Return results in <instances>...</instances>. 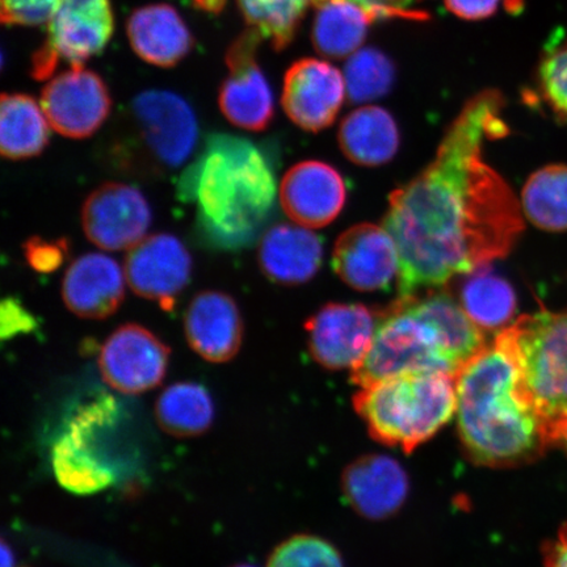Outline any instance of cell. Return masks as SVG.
<instances>
[{"instance_id":"obj_6","label":"cell","mask_w":567,"mask_h":567,"mask_svg":"<svg viewBox=\"0 0 567 567\" xmlns=\"http://www.w3.org/2000/svg\"><path fill=\"white\" fill-rule=\"evenodd\" d=\"M442 371L457 373L435 326L396 300L384 310L378 330L351 380L359 388L403 373Z\"/></svg>"},{"instance_id":"obj_41","label":"cell","mask_w":567,"mask_h":567,"mask_svg":"<svg viewBox=\"0 0 567 567\" xmlns=\"http://www.w3.org/2000/svg\"><path fill=\"white\" fill-rule=\"evenodd\" d=\"M198 9L208 12L223 11L226 0H194Z\"/></svg>"},{"instance_id":"obj_10","label":"cell","mask_w":567,"mask_h":567,"mask_svg":"<svg viewBox=\"0 0 567 567\" xmlns=\"http://www.w3.org/2000/svg\"><path fill=\"white\" fill-rule=\"evenodd\" d=\"M384 310L328 303L305 323L311 357L328 370H354L370 350Z\"/></svg>"},{"instance_id":"obj_19","label":"cell","mask_w":567,"mask_h":567,"mask_svg":"<svg viewBox=\"0 0 567 567\" xmlns=\"http://www.w3.org/2000/svg\"><path fill=\"white\" fill-rule=\"evenodd\" d=\"M184 332L198 357L209 363L224 364L236 358L243 347L244 318L231 296L204 290L188 305Z\"/></svg>"},{"instance_id":"obj_11","label":"cell","mask_w":567,"mask_h":567,"mask_svg":"<svg viewBox=\"0 0 567 567\" xmlns=\"http://www.w3.org/2000/svg\"><path fill=\"white\" fill-rule=\"evenodd\" d=\"M41 106L56 133L83 140L94 136L109 118L112 97L94 71L71 66L42 90Z\"/></svg>"},{"instance_id":"obj_43","label":"cell","mask_w":567,"mask_h":567,"mask_svg":"<svg viewBox=\"0 0 567 567\" xmlns=\"http://www.w3.org/2000/svg\"><path fill=\"white\" fill-rule=\"evenodd\" d=\"M556 443L561 444L567 451V421L563 425V429L559 430Z\"/></svg>"},{"instance_id":"obj_1","label":"cell","mask_w":567,"mask_h":567,"mask_svg":"<svg viewBox=\"0 0 567 567\" xmlns=\"http://www.w3.org/2000/svg\"><path fill=\"white\" fill-rule=\"evenodd\" d=\"M503 110L499 91L471 97L435 159L390 195L382 225L400 254L399 299L507 257L522 236L520 204L484 158L485 142L509 132Z\"/></svg>"},{"instance_id":"obj_27","label":"cell","mask_w":567,"mask_h":567,"mask_svg":"<svg viewBox=\"0 0 567 567\" xmlns=\"http://www.w3.org/2000/svg\"><path fill=\"white\" fill-rule=\"evenodd\" d=\"M311 41L324 59H350L360 51L374 19L360 6L347 0H329L317 7Z\"/></svg>"},{"instance_id":"obj_2","label":"cell","mask_w":567,"mask_h":567,"mask_svg":"<svg viewBox=\"0 0 567 567\" xmlns=\"http://www.w3.org/2000/svg\"><path fill=\"white\" fill-rule=\"evenodd\" d=\"M179 198L193 205L196 231L213 250L239 251L260 236L275 207V172L260 147L212 134L181 176Z\"/></svg>"},{"instance_id":"obj_4","label":"cell","mask_w":567,"mask_h":567,"mask_svg":"<svg viewBox=\"0 0 567 567\" xmlns=\"http://www.w3.org/2000/svg\"><path fill=\"white\" fill-rule=\"evenodd\" d=\"M353 403L375 441L411 453L456 413V374L403 373L360 388Z\"/></svg>"},{"instance_id":"obj_36","label":"cell","mask_w":567,"mask_h":567,"mask_svg":"<svg viewBox=\"0 0 567 567\" xmlns=\"http://www.w3.org/2000/svg\"><path fill=\"white\" fill-rule=\"evenodd\" d=\"M28 265L39 274H52L65 261L69 254L66 239L48 240L32 237L23 246Z\"/></svg>"},{"instance_id":"obj_33","label":"cell","mask_w":567,"mask_h":567,"mask_svg":"<svg viewBox=\"0 0 567 567\" xmlns=\"http://www.w3.org/2000/svg\"><path fill=\"white\" fill-rule=\"evenodd\" d=\"M538 91L549 109L567 122V35L549 42L537 69Z\"/></svg>"},{"instance_id":"obj_42","label":"cell","mask_w":567,"mask_h":567,"mask_svg":"<svg viewBox=\"0 0 567 567\" xmlns=\"http://www.w3.org/2000/svg\"><path fill=\"white\" fill-rule=\"evenodd\" d=\"M2 567H16V558L6 543L2 544Z\"/></svg>"},{"instance_id":"obj_32","label":"cell","mask_w":567,"mask_h":567,"mask_svg":"<svg viewBox=\"0 0 567 567\" xmlns=\"http://www.w3.org/2000/svg\"><path fill=\"white\" fill-rule=\"evenodd\" d=\"M344 80L352 103L372 102L385 96L393 87L394 63L379 49L361 48L347 61Z\"/></svg>"},{"instance_id":"obj_7","label":"cell","mask_w":567,"mask_h":567,"mask_svg":"<svg viewBox=\"0 0 567 567\" xmlns=\"http://www.w3.org/2000/svg\"><path fill=\"white\" fill-rule=\"evenodd\" d=\"M115 31L110 0H62L48 20L45 44L32 56V75L48 80L61 61L71 66L101 54Z\"/></svg>"},{"instance_id":"obj_25","label":"cell","mask_w":567,"mask_h":567,"mask_svg":"<svg viewBox=\"0 0 567 567\" xmlns=\"http://www.w3.org/2000/svg\"><path fill=\"white\" fill-rule=\"evenodd\" d=\"M399 300L435 326L457 370L486 346L482 329L472 321L452 295L437 290L424 297Z\"/></svg>"},{"instance_id":"obj_9","label":"cell","mask_w":567,"mask_h":567,"mask_svg":"<svg viewBox=\"0 0 567 567\" xmlns=\"http://www.w3.org/2000/svg\"><path fill=\"white\" fill-rule=\"evenodd\" d=\"M261 40L248 28L233 41L226 53L229 76L218 94L219 110L226 120L250 132L266 131L275 115L272 90L257 60Z\"/></svg>"},{"instance_id":"obj_15","label":"cell","mask_w":567,"mask_h":567,"mask_svg":"<svg viewBox=\"0 0 567 567\" xmlns=\"http://www.w3.org/2000/svg\"><path fill=\"white\" fill-rule=\"evenodd\" d=\"M111 400H101L84 408L70 422L53 445V471L56 481L68 492L78 495L95 494L115 481L111 467L92 450L95 430L110 420Z\"/></svg>"},{"instance_id":"obj_39","label":"cell","mask_w":567,"mask_h":567,"mask_svg":"<svg viewBox=\"0 0 567 567\" xmlns=\"http://www.w3.org/2000/svg\"><path fill=\"white\" fill-rule=\"evenodd\" d=\"M3 319H10L9 323H3V338L33 328V318L31 315L27 313L20 303L11 299L3 302Z\"/></svg>"},{"instance_id":"obj_20","label":"cell","mask_w":567,"mask_h":567,"mask_svg":"<svg viewBox=\"0 0 567 567\" xmlns=\"http://www.w3.org/2000/svg\"><path fill=\"white\" fill-rule=\"evenodd\" d=\"M62 299L76 317L110 318L125 299L122 266L109 255H82L68 268L62 281Z\"/></svg>"},{"instance_id":"obj_23","label":"cell","mask_w":567,"mask_h":567,"mask_svg":"<svg viewBox=\"0 0 567 567\" xmlns=\"http://www.w3.org/2000/svg\"><path fill=\"white\" fill-rule=\"evenodd\" d=\"M322 240L303 226L280 224L261 238L258 261L267 278L281 286H301L322 265Z\"/></svg>"},{"instance_id":"obj_26","label":"cell","mask_w":567,"mask_h":567,"mask_svg":"<svg viewBox=\"0 0 567 567\" xmlns=\"http://www.w3.org/2000/svg\"><path fill=\"white\" fill-rule=\"evenodd\" d=\"M42 106L25 94H3L0 101V152L6 159L23 161L45 151L51 132Z\"/></svg>"},{"instance_id":"obj_31","label":"cell","mask_w":567,"mask_h":567,"mask_svg":"<svg viewBox=\"0 0 567 567\" xmlns=\"http://www.w3.org/2000/svg\"><path fill=\"white\" fill-rule=\"evenodd\" d=\"M239 10L250 30L282 51L295 35L307 13L310 0H237Z\"/></svg>"},{"instance_id":"obj_17","label":"cell","mask_w":567,"mask_h":567,"mask_svg":"<svg viewBox=\"0 0 567 567\" xmlns=\"http://www.w3.org/2000/svg\"><path fill=\"white\" fill-rule=\"evenodd\" d=\"M332 268L347 286L373 292L386 289L400 272V254L384 226L359 224L340 236Z\"/></svg>"},{"instance_id":"obj_16","label":"cell","mask_w":567,"mask_h":567,"mask_svg":"<svg viewBox=\"0 0 567 567\" xmlns=\"http://www.w3.org/2000/svg\"><path fill=\"white\" fill-rule=\"evenodd\" d=\"M346 90L344 75L330 62L301 59L284 76L282 109L301 130L318 133L336 122Z\"/></svg>"},{"instance_id":"obj_22","label":"cell","mask_w":567,"mask_h":567,"mask_svg":"<svg viewBox=\"0 0 567 567\" xmlns=\"http://www.w3.org/2000/svg\"><path fill=\"white\" fill-rule=\"evenodd\" d=\"M133 51L147 63L174 68L193 51L194 35L173 6L153 3L134 11L126 24Z\"/></svg>"},{"instance_id":"obj_44","label":"cell","mask_w":567,"mask_h":567,"mask_svg":"<svg viewBox=\"0 0 567 567\" xmlns=\"http://www.w3.org/2000/svg\"><path fill=\"white\" fill-rule=\"evenodd\" d=\"M388 2L395 7H401V9H410V4L422 2V0H388Z\"/></svg>"},{"instance_id":"obj_12","label":"cell","mask_w":567,"mask_h":567,"mask_svg":"<svg viewBox=\"0 0 567 567\" xmlns=\"http://www.w3.org/2000/svg\"><path fill=\"white\" fill-rule=\"evenodd\" d=\"M169 361V349L154 332L137 323L120 326L99 354L105 384L123 394H142L161 385Z\"/></svg>"},{"instance_id":"obj_40","label":"cell","mask_w":567,"mask_h":567,"mask_svg":"<svg viewBox=\"0 0 567 567\" xmlns=\"http://www.w3.org/2000/svg\"><path fill=\"white\" fill-rule=\"evenodd\" d=\"M544 567H567V523L558 529V535L545 544Z\"/></svg>"},{"instance_id":"obj_24","label":"cell","mask_w":567,"mask_h":567,"mask_svg":"<svg viewBox=\"0 0 567 567\" xmlns=\"http://www.w3.org/2000/svg\"><path fill=\"white\" fill-rule=\"evenodd\" d=\"M339 146L347 159L363 167L385 165L400 148V131L390 113L375 105L354 110L340 124Z\"/></svg>"},{"instance_id":"obj_14","label":"cell","mask_w":567,"mask_h":567,"mask_svg":"<svg viewBox=\"0 0 567 567\" xmlns=\"http://www.w3.org/2000/svg\"><path fill=\"white\" fill-rule=\"evenodd\" d=\"M193 266V257L179 238L153 234L127 252L125 278L134 293L172 311L188 286Z\"/></svg>"},{"instance_id":"obj_45","label":"cell","mask_w":567,"mask_h":567,"mask_svg":"<svg viewBox=\"0 0 567 567\" xmlns=\"http://www.w3.org/2000/svg\"><path fill=\"white\" fill-rule=\"evenodd\" d=\"M233 567H255V566H251V565H237V566H233Z\"/></svg>"},{"instance_id":"obj_3","label":"cell","mask_w":567,"mask_h":567,"mask_svg":"<svg viewBox=\"0 0 567 567\" xmlns=\"http://www.w3.org/2000/svg\"><path fill=\"white\" fill-rule=\"evenodd\" d=\"M457 425L474 463L509 467L532 463L550 444L522 390L519 367L496 336L456 373Z\"/></svg>"},{"instance_id":"obj_30","label":"cell","mask_w":567,"mask_h":567,"mask_svg":"<svg viewBox=\"0 0 567 567\" xmlns=\"http://www.w3.org/2000/svg\"><path fill=\"white\" fill-rule=\"evenodd\" d=\"M522 207L538 229L567 230V166L553 165L530 175L523 188Z\"/></svg>"},{"instance_id":"obj_34","label":"cell","mask_w":567,"mask_h":567,"mask_svg":"<svg viewBox=\"0 0 567 567\" xmlns=\"http://www.w3.org/2000/svg\"><path fill=\"white\" fill-rule=\"evenodd\" d=\"M267 567H344L338 550L323 538L299 535L272 551Z\"/></svg>"},{"instance_id":"obj_21","label":"cell","mask_w":567,"mask_h":567,"mask_svg":"<svg viewBox=\"0 0 567 567\" xmlns=\"http://www.w3.org/2000/svg\"><path fill=\"white\" fill-rule=\"evenodd\" d=\"M343 492L357 513L385 519L399 512L409 494V478L392 457L370 455L354 461L343 476Z\"/></svg>"},{"instance_id":"obj_35","label":"cell","mask_w":567,"mask_h":567,"mask_svg":"<svg viewBox=\"0 0 567 567\" xmlns=\"http://www.w3.org/2000/svg\"><path fill=\"white\" fill-rule=\"evenodd\" d=\"M62 0H0L7 25L32 27L48 23Z\"/></svg>"},{"instance_id":"obj_5","label":"cell","mask_w":567,"mask_h":567,"mask_svg":"<svg viewBox=\"0 0 567 567\" xmlns=\"http://www.w3.org/2000/svg\"><path fill=\"white\" fill-rule=\"evenodd\" d=\"M498 337L519 367L522 390L550 444L567 421V311L523 316Z\"/></svg>"},{"instance_id":"obj_37","label":"cell","mask_w":567,"mask_h":567,"mask_svg":"<svg viewBox=\"0 0 567 567\" xmlns=\"http://www.w3.org/2000/svg\"><path fill=\"white\" fill-rule=\"evenodd\" d=\"M326 2H329V0H310V3H313L316 7L322 6ZM347 2L360 6L361 9L370 13L374 21L393 19L425 21L430 19L429 13L411 9H401V7L389 3L388 0H347Z\"/></svg>"},{"instance_id":"obj_8","label":"cell","mask_w":567,"mask_h":567,"mask_svg":"<svg viewBox=\"0 0 567 567\" xmlns=\"http://www.w3.org/2000/svg\"><path fill=\"white\" fill-rule=\"evenodd\" d=\"M132 116L137 126L142 154L155 168L183 165L197 144L198 125L193 106L166 90H147L133 99Z\"/></svg>"},{"instance_id":"obj_38","label":"cell","mask_w":567,"mask_h":567,"mask_svg":"<svg viewBox=\"0 0 567 567\" xmlns=\"http://www.w3.org/2000/svg\"><path fill=\"white\" fill-rule=\"evenodd\" d=\"M502 2L503 0H444L446 9L453 16L467 21L492 18Z\"/></svg>"},{"instance_id":"obj_18","label":"cell","mask_w":567,"mask_h":567,"mask_svg":"<svg viewBox=\"0 0 567 567\" xmlns=\"http://www.w3.org/2000/svg\"><path fill=\"white\" fill-rule=\"evenodd\" d=\"M279 197L282 210L293 223L319 229L343 210L347 187L342 175L328 163L303 161L284 175Z\"/></svg>"},{"instance_id":"obj_13","label":"cell","mask_w":567,"mask_h":567,"mask_svg":"<svg viewBox=\"0 0 567 567\" xmlns=\"http://www.w3.org/2000/svg\"><path fill=\"white\" fill-rule=\"evenodd\" d=\"M152 221V208L146 197L130 184L104 183L83 203L84 234L102 250H131L146 238Z\"/></svg>"},{"instance_id":"obj_29","label":"cell","mask_w":567,"mask_h":567,"mask_svg":"<svg viewBox=\"0 0 567 567\" xmlns=\"http://www.w3.org/2000/svg\"><path fill=\"white\" fill-rule=\"evenodd\" d=\"M461 307L478 328L493 331L512 321L516 295L505 279L480 268L461 288Z\"/></svg>"},{"instance_id":"obj_28","label":"cell","mask_w":567,"mask_h":567,"mask_svg":"<svg viewBox=\"0 0 567 567\" xmlns=\"http://www.w3.org/2000/svg\"><path fill=\"white\" fill-rule=\"evenodd\" d=\"M215 402L208 389L197 382H176L163 390L155 403L159 427L175 437H195L215 422Z\"/></svg>"}]
</instances>
